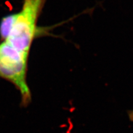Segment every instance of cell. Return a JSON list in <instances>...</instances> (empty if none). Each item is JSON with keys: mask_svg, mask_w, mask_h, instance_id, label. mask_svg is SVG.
Returning <instances> with one entry per match:
<instances>
[{"mask_svg": "<svg viewBox=\"0 0 133 133\" xmlns=\"http://www.w3.org/2000/svg\"><path fill=\"white\" fill-rule=\"evenodd\" d=\"M46 0H23L18 12L4 16L0 21V39L17 49L30 54L35 39L47 30L38 26Z\"/></svg>", "mask_w": 133, "mask_h": 133, "instance_id": "6da1fadb", "label": "cell"}, {"mask_svg": "<svg viewBox=\"0 0 133 133\" xmlns=\"http://www.w3.org/2000/svg\"><path fill=\"white\" fill-rule=\"evenodd\" d=\"M29 54L17 49L5 41L0 42V78L11 83L21 94V107L31 102V92L27 83Z\"/></svg>", "mask_w": 133, "mask_h": 133, "instance_id": "7a4b0ae2", "label": "cell"}, {"mask_svg": "<svg viewBox=\"0 0 133 133\" xmlns=\"http://www.w3.org/2000/svg\"><path fill=\"white\" fill-rule=\"evenodd\" d=\"M128 116H129V119H130L131 121H133V110H131L129 111Z\"/></svg>", "mask_w": 133, "mask_h": 133, "instance_id": "3957f363", "label": "cell"}]
</instances>
